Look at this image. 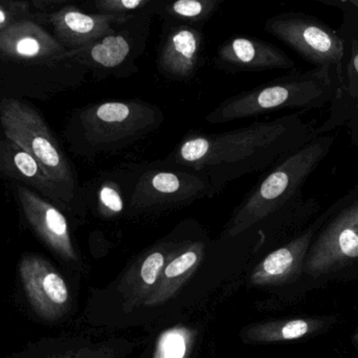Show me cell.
<instances>
[{"label":"cell","instance_id":"obj_26","mask_svg":"<svg viewBox=\"0 0 358 358\" xmlns=\"http://www.w3.org/2000/svg\"><path fill=\"white\" fill-rule=\"evenodd\" d=\"M350 71L358 78V38L351 42Z\"/></svg>","mask_w":358,"mask_h":358},{"label":"cell","instance_id":"obj_16","mask_svg":"<svg viewBox=\"0 0 358 358\" xmlns=\"http://www.w3.org/2000/svg\"><path fill=\"white\" fill-rule=\"evenodd\" d=\"M200 35L191 27H178L168 36L159 56L162 71L176 79H187L197 66Z\"/></svg>","mask_w":358,"mask_h":358},{"label":"cell","instance_id":"obj_30","mask_svg":"<svg viewBox=\"0 0 358 358\" xmlns=\"http://www.w3.org/2000/svg\"><path fill=\"white\" fill-rule=\"evenodd\" d=\"M149 355V352L147 353V355ZM147 355H146V353H144V355H143V357L141 358H149L148 357H147Z\"/></svg>","mask_w":358,"mask_h":358},{"label":"cell","instance_id":"obj_15","mask_svg":"<svg viewBox=\"0 0 358 358\" xmlns=\"http://www.w3.org/2000/svg\"><path fill=\"white\" fill-rule=\"evenodd\" d=\"M0 168L10 176L41 189L55 201L71 203L73 199L46 173L39 162L10 141L0 142Z\"/></svg>","mask_w":358,"mask_h":358},{"label":"cell","instance_id":"obj_25","mask_svg":"<svg viewBox=\"0 0 358 358\" xmlns=\"http://www.w3.org/2000/svg\"><path fill=\"white\" fill-rule=\"evenodd\" d=\"M15 52L19 56L25 57V58H33V57L38 56L40 54L41 45L35 38H21L15 45Z\"/></svg>","mask_w":358,"mask_h":358},{"label":"cell","instance_id":"obj_23","mask_svg":"<svg viewBox=\"0 0 358 358\" xmlns=\"http://www.w3.org/2000/svg\"><path fill=\"white\" fill-rule=\"evenodd\" d=\"M213 8V0H176L169 10L172 15L183 19L203 17Z\"/></svg>","mask_w":358,"mask_h":358},{"label":"cell","instance_id":"obj_24","mask_svg":"<svg viewBox=\"0 0 358 358\" xmlns=\"http://www.w3.org/2000/svg\"><path fill=\"white\" fill-rule=\"evenodd\" d=\"M150 0H98L99 6L104 12L117 13L126 12V10H136L148 3Z\"/></svg>","mask_w":358,"mask_h":358},{"label":"cell","instance_id":"obj_22","mask_svg":"<svg viewBox=\"0 0 358 358\" xmlns=\"http://www.w3.org/2000/svg\"><path fill=\"white\" fill-rule=\"evenodd\" d=\"M122 189L115 181H105L98 192V210L104 218L119 216L124 210Z\"/></svg>","mask_w":358,"mask_h":358},{"label":"cell","instance_id":"obj_10","mask_svg":"<svg viewBox=\"0 0 358 358\" xmlns=\"http://www.w3.org/2000/svg\"><path fill=\"white\" fill-rule=\"evenodd\" d=\"M17 196L27 221L48 248L63 260L77 262L69 223L61 210L27 187H18Z\"/></svg>","mask_w":358,"mask_h":358},{"label":"cell","instance_id":"obj_3","mask_svg":"<svg viewBox=\"0 0 358 358\" xmlns=\"http://www.w3.org/2000/svg\"><path fill=\"white\" fill-rule=\"evenodd\" d=\"M334 138H315L286 157L250 192L227 222L222 238H234L271 217L288 203L322 161Z\"/></svg>","mask_w":358,"mask_h":358},{"label":"cell","instance_id":"obj_17","mask_svg":"<svg viewBox=\"0 0 358 358\" xmlns=\"http://www.w3.org/2000/svg\"><path fill=\"white\" fill-rule=\"evenodd\" d=\"M127 20L123 15H88L73 8L61 15V29L76 43H88L113 33V27Z\"/></svg>","mask_w":358,"mask_h":358},{"label":"cell","instance_id":"obj_4","mask_svg":"<svg viewBox=\"0 0 358 358\" xmlns=\"http://www.w3.org/2000/svg\"><path fill=\"white\" fill-rule=\"evenodd\" d=\"M165 121L157 105L141 100L105 101L78 115L80 136L90 153H115L157 131Z\"/></svg>","mask_w":358,"mask_h":358},{"label":"cell","instance_id":"obj_2","mask_svg":"<svg viewBox=\"0 0 358 358\" xmlns=\"http://www.w3.org/2000/svg\"><path fill=\"white\" fill-rule=\"evenodd\" d=\"M341 84L331 69L315 67L231 96L210 111L206 121L225 124L283 109L320 108L336 96Z\"/></svg>","mask_w":358,"mask_h":358},{"label":"cell","instance_id":"obj_19","mask_svg":"<svg viewBox=\"0 0 358 358\" xmlns=\"http://www.w3.org/2000/svg\"><path fill=\"white\" fill-rule=\"evenodd\" d=\"M197 331L189 326H172L162 331L155 340L150 358H191Z\"/></svg>","mask_w":358,"mask_h":358},{"label":"cell","instance_id":"obj_11","mask_svg":"<svg viewBox=\"0 0 358 358\" xmlns=\"http://www.w3.org/2000/svg\"><path fill=\"white\" fill-rule=\"evenodd\" d=\"M180 243V242H179ZM176 242H159L141 255L120 280L117 292L128 311L144 306L159 283L164 267L178 248Z\"/></svg>","mask_w":358,"mask_h":358},{"label":"cell","instance_id":"obj_14","mask_svg":"<svg viewBox=\"0 0 358 358\" xmlns=\"http://www.w3.org/2000/svg\"><path fill=\"white\" fill-rule=\"evenodd\" d=\"M219 59L225 64L241 69L265 71L288 69L294 62L271 44L252 38L238 37L225 42L219 50Z\"/></svg>","mask_w":358,"mask_h":358},{"label":"cell","instance_id":"obj_13","mask_svg":"<svg viewBox=\"0 0 358 358\" xmlns=\"http://www.w3.org/2000/svg\"><path fill=\"white\" fill-rule=\"evenodd\" d=\"M206 256V244L201 241L180 242L171 258L166 263L157 287L145 302V307L166 304L199 268Z\"/></svg>","mask_w":358,"mask_h":358},{"label":"cell","instance_id":"obj_12","mask_svg":"<svg viewBox=\"0 0 358 358\" xmlns=\"http://www.w3.org/2000/svg\"><path fill=\"white\" fill-rule=\"evenodd\" d=\"M317 229L301 234L285 245L267 255L250 273V285L257 287L278 286L296 279L304 271L305 259Z\"/></svg>","mask_w":358,"mask_h":358},{"label":"cell","instance_id":"obj_18","mask_svg":"<svg viewBox=\"0 0 358 358\" xmlns=\"http://www.w3.org/2000/svg\"><path fill=\"white\" fill-rule=\"evenodd\" d=\"M311 328L310 322L302 319L260 322L242 328L239 336L246 345L271 344L304 338Z\"/></svg>","mask_w":358,"mask_h":358},{"label":"cell","instance_id":"obj_5","mask_svg":"<svg viewBox=\"0 0 358 358\" xmlns=\"http://www.w3.org/2000/svg\"><path fill=\"white\" fill-rule=\"evenodd\" d=\"M0 124L6 140L35 157L73 200L77 185L71 163L39 113L21 101L8 99L0 106Z\"/></svg>","mask_w":358,"mask_h":358},{"label":"cell","instance_id":"obj_7","mask_svg":"<svg viewBox=\"0 0 358 358\" xmlns=\"http://www.w3.org/2000/svg\"><path fill=\"white\" fill-rule=\"evenodd\" d=\"M273 35L317 67H329L343 83L344 40L326 25L305 17L282 16L267 24Z\"/></svg>","mask_w":358,"mask_h":358},{"label":"cell","instance_id":"obj_8","mask_svg":"<svg viewBox=\"0 0 358 358\" xmlns=\"http://www.w3.org/2000/svg\"><path fill=\"white\" fill-rule=\"evenodd\" d=\"M358 262V198L345 206L313 238L304 271L313 277L334 273Z\"/></svg>","mask_w":358,"mask_h":358},{"label":"cell","instance_id":"obj_29","mask_svg":"<svg viewBox=\"0 0 358 358\" xmlns=\"http://www.w3.org/2000/svg\"><path fill=\"white\" fill-rule=\"evenodd\" d=\"M349 3L352 4L353 8H355V10L357 12L358 15V0H348Z\"/></svg>","mask_w":358,"mask_h":358},{"label":"cell","instance_id":"obj_21","mask_svg":"<svg viewBox=\"0 0 358 358\" xmlns=\"http://www.w3.org/2000/svg\"><path fill=\"white\" fill-rule=\"evenodd\" d=\"M131 52V45L123 35L109 34L92 42L86 48L88 60L96 66L113 69L121 66Z\"/></svg>","mask_w":358,"mask_h":358},{"label":"cell","instance_id":"obj_28","mask_svg":"<svg viewBox=\"0 0 358 358\" xmlns=\"http://www.w3.org/2000/svg\"><path fill=\"white\" fill-rule=\"evenodd\" d=\"M6 13L3 12V10L0 8V24H2V23L6 22Z\"/></svg>","mask_w":358,"mask_h":358},{"label":"cell","instance_id":"obj_20","mask_svg":"<svg viewBox=\"0 0 358 358\" xmlns=\"http://www.w3.org/2000/svg\"><path fill=\"white\" fill-rule=\"evenodd\" d=\"M138 345V341L126 338L79 343L77 346L52 358H127Z\"/></svg>","mask_w":358,"mask_h":358},{"label":"cell","instance_id":"obj_27","mask_svg":"<svg viewBox=\"0 0 358 358\" xmlns=\"http://www.w3.org/2000/svg\"><path fill=\"white\" fill-rule=\"evenodd\" d=\"M323 3L328 4V6H338V8H343L345 4L348 3V0H320Z\"/></svg>","mask_w":358,"mask_h":358},{"label":"cell","instance_id":"obj_1","mask_svg":"<svg viewBox=\"0 0 358 358\" xmlns=\"http://www.w3.org/2000/svg\"><path fill=\"white\" fill-rule=\"evenodd\" d=\"M299 113L214 134L187 136L167 164L206 178L213 196L231 181L264 171L310 142Z\"/></svg>","mask_w":358,"mask_h":358},{"label":"cell","instance_id":"obj_6","mask_svg":"<svg viewBox=\"0 0 358 358\" xmlns=\"http://www.w3.org/2000/svg\"><path fill=\"white\" fill-rule=\"evenodd\" d=\"M213 197L206 178L189 170H151L145 172L130 199V212L155 214Z\"/></svg>","mask_w":358,"mask_h":358},{"label":"cell","instance_id":"obj_9","mask_svg":"<svg viewBox=\"0 0 358 358\" xmlns=\"http://www.w3.org/2000/svg\"><path fill=\"white\" fill-rule=\"evenodd\" d=\"M19 275L27 302L38 317L55 322L69 313L71 307L69 285L50 262L36 254L23 255Z\"/></svg>","mask_w":358,"mask_h":358}]
</instances>
